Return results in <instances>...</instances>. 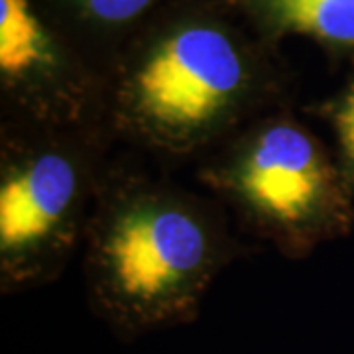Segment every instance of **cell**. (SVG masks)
<instances>
[{
  "mask_svg": "<svg viewBox=\"0 0 354 354\" xmlns=\"http://www.w3.org/2000/svg\"><path fill=\"white\" fill-rule=\"evenodd\" d=\"M106 122L46 127L0 118V288L51 283L83 248L118 150Z\"/></svg>",
  "mask_w": 354,
  "mask_h": 354,
  "instance_id": "cell-4",
  "label": "cell"
},
{
  "mask_svg": "<svg viewBox=\"0 0 354 354\" xmlns=\"http://www.w3.org/2000/svg\"><path fill=\"white\" fill-rule=\"evenodd\" d=\"M293 95L278 44L225 0H177L111 65L106 124L120 148L164 165L197 162Z\"/></svg>",
  "mask_w": 354,
  "mask_h": 354,
  "instance_id": "cell-1",
  "label": "cell"
},
{
  "mask_svg": "<svg viewBox=\"0 0 354 354\" xmlns=\"http://www.w3.org/2000/svg\"><path fill=\"white\" fill-rule=\"evenodd\" d=\"M266 39L313 41L333 59L354 64V0H225Z\"/></svg>",
  "mask_w": 354,
  "mask_h": 354,
  "instance_id": "cell-6",
  "label": "cell"
},
{
  "mask_svg": "<svg viewBox=\"0 0 354 354\" xmlns=\"http://www.w3.org/2000/svg\"><path fill=\"white\" fill-rule=\"evenodd\" d=\"M193 177L241 234L286 260H305L354 228L353 183L293 104L228 136L195 162Z\"/></svg>",
  "mask_w": 354,
  "mask_h": 354,
  "instance_id": "cell-3",
  "label": "cell"
},
{
  "mask_svg": "<svg viewBox=\"0 0 354 354\" xmlns=\"http://www.w3.org/2000/svg\"><path fill=\"white\" fill-rule=\"evenodd\" d=\"M174 2L177 0H48L109 73L120 50Z\"/></svg>",
  "mask_w": 354,
  "mask_h": 354,
  "instance_id": "cell-7",
  "label": "cell"
},
{
  "mask_svg": "<svg viewBox=\"0 0 354 354\" xmlns=\"http://www.w3.org/2000/svg\"><path fill=\"white\" fill-rule=\"evenodd\" d=\"M203 189L148 156L118 148L81 248L88 291L132 327L191 315L207 288L252 250Z\"/></svg>",
  "mask_w": 354,
  "mask_h": 354,
  "instance_id": "cell-2",
  "label": "cell"
},
{
  "mask_svg": "<svg viewBox=\"0 0 354 354\" xmlns=\"http://www.w3.org/2000/svg\"><path fill=\"white\" fill-rule=\"evenodd\" d=\"M109 67L48 0H0V118L106 122Z\"/></svg>",
  "mask_w": 354,
  "mask_h": 354,
  "instance_id": "cell-5",
  "label": "cell"
},
{
  "mask_svg": "<svg viewBox=\"0 0 354 354\" xmlns=\"http://www.w3.org/2000/svg\"><path fill=\"white\" fill-rule=\"evenodd\" d=\"M311 113L327 122L335 140V156L354 187V64L342 87L315 104Z\"/></svg>",
  "mask_w": 354,
  "mask_h": 354,
  "instance_id": "cell-8",
  "label": "cell"
}]
</instances>
